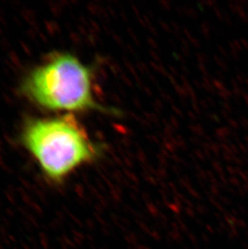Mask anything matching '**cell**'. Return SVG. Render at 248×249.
Masks as SVG:
<instances>
[{
	"label": "cell",
	"instance_id": "1",
	"mask_svg": "<svg viewBox=\"0 0 248 249\" xmlns=\"http://www.w3.org/2000/svg\"><path fill=\"white\" fill-rule=\"evenodd\" d=\"M21 141L43 176L54 185L62 183L81 167L98 160L103 150L72 114L29 120Z\"/></svg>",
	"mask_w": 248,
	"mask_h": 249
},
{
	"label": "cell",
	"instance_id": "2",
	"mask_svg": "<svg viewBox=\"0 0 248 249\" xmlns=\"http://www.w3.org/2000/svg\"><path fill=\"white\" fill-rule=\"evenodd\" d=\"M93 87V70L74 55L63 53L33 69L23 82L21 89L33 104L48 111L118 115L120 111L116 109L97 101Z\"/></svg>",
	"mask_w": 248,
	"mask_h": 249
}]
</instances>
